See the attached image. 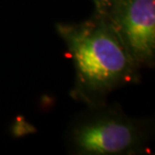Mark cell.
<instances>
[{
	"label": "cell",
	"mask_w": 155,
	"mask_h": 155,
	"mask_svg": "<svg viewBox=\"0 0 155 155\" xmlns=\"http://www.w3.org/2000/svg\"><path fill=\"white\" fill-rule=\"evenodd\" d=\"M84 96H101L135 79L136 67L105 13L80 24H61Z\"/></svg>",
	"instance_id": "obj_1"
},
{
	"label": "cell",
	"mask_w": 155,
	"mask_h": 155,
	"mask_svg": "<svg viewBox=\"0 0 155 155\" xmlns=\"http://www.w3.org/2000/svg\"><path fill=\"white\" fill-rule=\"evenodd\" d=\"M144 135L142 126L135 120L106 111L78 123L72 131L71 142L81 154H127L141 147Z\"/></svg>",
	"instance_id": "obj_2"
},
{
	"label": "cell",
	"mask_w": 155,
	"mask_h": 155,
	"mask_svg": "<svg viewBox=\"0 0 155 155\" xmlns=\"http://www.w3.org/2000/svg\"><path fill=\"white\" fill-rule=\"evenodd\" d=\"M137 64H150L155 54V0H115L105 12Z\"/></svg>",
	"instance_id": "obj_3"
},
{
	"label": "cell",
	"mask_w": 155,
	"mask_h": 155,
	"mask_svg": "<svg viewBox=\"0 0 155 155\" xmlns=\"http://www.w3.org/2000/svg\"><path fill=\"white\" fill-rule=\"evenodd\" d=\"M114 1L115 0H96V2L98 4V11L105 13Z\"/></svg>",
	"instance_id": "obj_4"
}]
</instances>
